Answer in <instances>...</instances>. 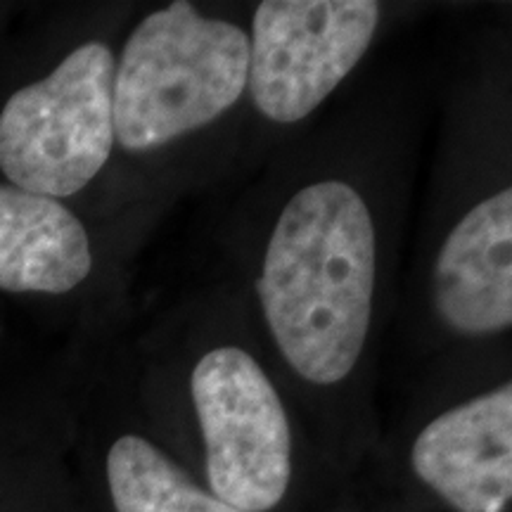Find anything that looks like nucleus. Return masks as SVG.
Returning <instances> with one entry per match:
<instances>
[{"instance_id": "f257e3e1", "label": "nucleus", "mask_w": 512, "mask_h": 512, "mask_svg": "<svg viewBox=\"0 0 512 512\" xmlns=\"http://www.w3.org/2000/svg\"><path fill=\"white\" fill-rule=\"evenodd\" d=\"M375 223L344 181L294 192L271 230L256 280L273 342L311 384L342 382L366 347L375 294Z\"/></svg>"}, {"instance_id": "f03ea898", "label": "nucleus", "mask_w": 512, "mask_h": 512, "mask_svg": "<svg viewBox=\"0 0 512 512\" xmlns=\"http://www.w3.org/2000/svg\"><path fill=\"white\" fill-rule=\"evenodd\" d=\"M249 36L195 5L155 10L114 69V143L152 152L209 126L247 91Z\"/></svg>"}, {"instance_id": "7ed1b4c3", "label": "nucleus", "mask_w": 512, "mask_h": 512, "mask_svg": "<svg viewBox=\"0 0 512 512\" xmlns=\"http://www.w3.org/2000/svg\"><path fill=\"white\" fill-rule=\"evenodd\" d=\"M114 69L112 50L91 41L10 95L0 112V171L15 188L62 200L100 174L114 147Z\"/></svg>"}, {"instance_id": "20e7f679", "label": "nucleus", "mask_w": 512, "mask_h": 512, "mask_svg": "<svg viewBox=\"0 0 512 512\" xmlns=\"http://www.w3.org/2000/svg\"><path fill=\"white\" fill-rule=\"evenodd\" d=\"M192 403L209 489L240 512H268L292 479V430L271 377L240 347H216L192 370Z\"/></svg>"}, {"instance_id": "39448f33", "label": "nucleus", "mask_w": 512, "mask_h": 512, "mask_svg": "<svg viewBox=\"0 0 512 512\" xmlns=\"http://www.w3.org/2000/svg\"><path fill=\"white\" fill-rule=\"evenodd\" d=\"M380 5L373 0H264L254 12L247 88L275 124L309 117L361 62Z\"/></svg>"}, {"instance_id": "423d86ee", "label": "nucleus", "mask_w": 512, "mask_h": 512, "mask_svg": "<svg viewBox=\"0 0 512 512\" xmlns=\"http://www.w3.org/2000/svg\"><path fill=\"white\" fill-rule=\"evenodd\" d=\"M413 472L458 512H503L512 496L510 382L441 413L415 439Z\"/></svg>"}, {"instance_id": "0eeeda50", "label": "nucleus", "mask_w": 512, "mask_h": 512, "mask_svg": "<svg viewBox=\"0 0 512 512\" xmlns=\"http://www.w3.org/2000/svg\"><path fill=\"white\" fill-rule=\"evenodd\" d=\"M434 304L458 335H496L512 323V190L475 204L434 264Z\"/></svg>"}, {"instance_id": "6e6552de", "label": "nucleus", "mask_w": 512, "mask_h": 512, "mask_svg": "<svg viewBox=\"0 0 512 512\" xmlns=\"http://www.w3.org/2000/svg\"><path fill=\"white\" fill-rule=\"evenodd\" d=\"M91 268L86 228L60 200L0 185V290L64 294Z\"/></svg>"}, {"instance_id": "1a4fd4ad", "label": "nucleus", "mask_w": 512, "mask_h": 512, "mask_svg": "<svg viewBox=\"0 0 512 512\" xmlns=\"http://www.w3.org/2000/svg\"><path fill=\"white\" fill-rule=\"evenodd\" d=\"M107 484L117 512H240L192 482L162 448L138 434L112 444Z\"/></svg>"}]
</instances>
